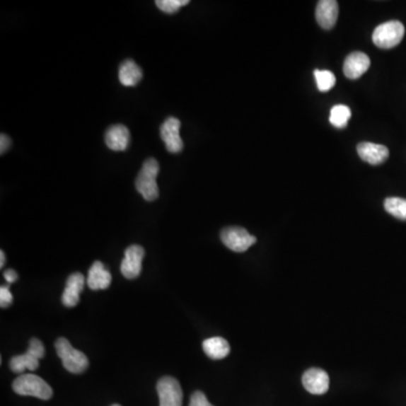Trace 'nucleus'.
<instances>
[{
	"label": "nucleus",
	"mask_w": 406,
	"mask_h": 406,
	"mask_svg": "<svg viewBox=\"0 0 406 406\" xmlns=\"http://www.w3.org/2000/svg\"><path fill=\"white\" fill-rule=\"evenodd\" d=\"M157 392L161 406H182L183 392L181 385L175 378L165 376L157 383Z\"/></svg>",
	"instance_id": "obj_7"
},
{
	"label": "nucleus",
	"mask_w": 406,
	"mask_h": 406,
	"mask_svg": "<svg viewBox=\"0 0 406 406\" xmlns=\"http://www.w3.org/2000/svg\"><path fill=\"white\" fill-rule=\"evenodd\" d=\"M13 390L18 395L33 396L43 401L50 400L53 395L50 385L33 373H23L18 376L13 383Z\"/></svg>",
	"instance_id": "obj_1"
},
{
	"label": "nucleus",
	"mask_w": 406,
	"mask_h": 406,
	"mask_svg": "<svg viewBox=\"0 0 406 406\" xmlns=\"http://www.w3.org/2000/svg\"><path fill=\"white\" fill-rule=\"evenodd\" d=\"M6 262V256L5 253H4V250L0 252V267H3L4 265H5Z\"/></svg>",
	"instance_id": "obj_27"
},
{
	"label": "nucleus",
	"mask_w": 406,
	"mask_h": 406,
	"mask_svg": "<svg viewBox=\"0 0 406 406\" xmlns=\"http://www.w3.org/2000/svg\"><path fill=\"white\" fill-rule=\"evenodd\" d=\"M145 250L139 245H131L125 250L124 259L121 263V273L127 279H136L142 270V260Z\"/></svg>",
	"instance_id": "obj_8"
},
{
	"label": "nucleus",
	"mask_w": 406,
	"mask_h": 406,
	"mask_svg": "<svg viewBox=\"0 0 406 406\" xmlns=\"http://www.w3.org/2000/svg\"><path fill=\"white\" fill-rule=\"evenodd\" d=\"M303 385L311 394L323 395L330 387V378L323 369L311 368L303 375Z\"/></svg>",
	"instance_id": "obj_10"
},
{
	"label": "nucleus",
	"mask_w": 406,
	"mask_h": 406,
	"mask_svg": "<svg viewBox=\"0 0 406 406\" xmlns=\"http://www.w3.org/2000/svg\"><path fill=\"white\" fill-rule=\"evenodd\" d=\"M190 406H214L202 392H195L191 396Z\"/></svg>",
	"instance_id": "obj_23"
},
{
	"label": "nucleus",
	"mask_w": 406,
	"mask_h": 406,
	"mask_svg": "<svg viewBox=\"0 0 406 406\" xmlns=\"http://www.w3.org/2000/svg\"><path fill=\"white\" fill-rule=\"evenodd\" d=\"M189 0H157L156 6L166 14H174L178 9L187 6Z\"/></svg>",
	"instance_id": "obj_22"
},
{
	"label": "nucleus",
	"mask_w": 406,
	"mask_h": 406,
	"mask_svg": "<svg viewBox=\"0 0 406 406\" xmlns=\"http://www.w3.org/2000/svg\"><path fill=\"white\" fill-rule=\"evenodd\" d=\"M13 303V295L8 286H3L0 288V306L3 308L8 307Z\"/></svg>",
	"instance_id": "obj_24"
},
{
	"label": "nucleus",
	"mask_w": 406,
	"mask_h": 406,
	"mask_svg": "<svg viewBox=\"0 0 406 406\" xmlns=\"http://www.w3.org/2000/svg\"><path fill=\"white\" fill-rule=\"evenodd\" d=\"M385 210L398 219L406 220V199L387 198L384 202Z\"/></svg>",
	"instance_id": "obj_20"
},
{
	"label": "nucleus",
	"mask_w": 406,
	"mask_h": 406,
	"mask_svg": "<svg viewBox=\"0 0 406 406\" xmlns=\"http://www.w3.org/2000/svg\"><path fill=\"white\" fill-rule=\"evenodd\" d=\"M111 406H121V405H119V404H113V405Z\"/></svg>",
	"instance_id": "obj_28"
},
{
	"label": "nucleus",
	"mask_w": 406,
	"mask_h": 406,
	"mask_svg": "<svg viewBox=\"0 0 406 406\" xmlns=\"http://www.w3.org/2000/svg\"><path fill=\"white\" fill-rule=\"evenodd\" d=\"M220 237L229 250H234L237 253L248 250L252 245L256 243L255 237L242 227H228V228L223 229Z\"/></svg>",
	"instance_id": "obj_6"
},
{
	"label": "nucleus",
	"mask_w": 406,
	"mask_h": 406,
	"mask_svg": "<svg viewBox=\"0 0 406 406\" xmlns=\"http://www.w3.org/2000/svg\"><path fill=\"white\" fill-rule=\"evenodd\" d=\"M404 34H405V28L401 22L390 21V22L383 23L373 31V45L384 50H388L401 43Z\"/></svg>",
	"instance_id": "obj_4"
},
{
	"label": "nucleus",
	"mask_w": 406,
	"mask_h": 406,
	"mask_svg": "<svg viewBox=\"0 0 406 406\" xmlns=\"http://www.w3.org/2000/svg\"><path fill=\"white\" fill-rule=\"evenodd\" d=\"M11 144V138L7 134H1V136H0V153H1V155L8 151Z\"/></svg>",
	"instance_id": "obj_25"
},
{
	"label": "nucleus",
	"mask_w": 406,
	"mask_h": 406,
	"mask_svg": "<svg viewBox=\"0 0 406 406\" xmlns=\"http://www.w3.org/2000/svg\"><path fill=\"white\" fill-rule=\"evenodd\" d=\"M159 174V164L155 158H148L137 178V191L147 201H155L159 197L157 176Z\"/></svg>",
	"instance_id": "obj_2"
},
{
	"label": "nucleus",
	"mask_w": 406,
	"mask_h": 406,
	"mask_svg": "<svg viewBox=\"0 0 406 406\" xmlns=\"http://www.w3.org/2000/svg\"><path fill=\"white\" fill-rule=\"evenodd\" d=\"M370 67V59L366 53L352 52L345 59L343 64V73L349 79H358L364 74L367 73Z\"/></svg>",
	"instance_id": "obj_11"
},
{
	"label": "nucleus",
	"mask_w": 406,
	"mask_h": 406,
	"mask_svg": "<svg viewBox=\"0 0 406 406\" xmlns=\"http://www.w3.org/2000/svg\"><path fill=\"white\" fill-rule=\"evenodd\" d=\"M339 5L335 0H320L316 7V21L324 30H331L337 24Z\"/></svg>",
	"instance_id": "obj_13"
},
{
	"label": "nucleus",
	"mask_w": 406,
	"mask_h": 406,
	"mask_svg": "<svg viewBox=\"0 0 406 406\" xmlns=\"http://www.w3.org/2000/svg\"><path fill=\"white\" fill-rule=\"evenodd\" d=\"M4 277H5L6 282H8V284H14L15 282L17 280V273L15 272L14 270H6L5 273H4Z\"/></svg>",
	"instance_id": "obj_26"
},
{
	"label": "nucleus",
	"mask_w": 406,
	"mask_h": 406,
	"mask_svg": "<svg viewBox=\"0 0 406 406\" xmlns=\"http://www.w3.org/2000/svg\"><path fill=\"white\" fill-rule=\"evenodd\" d=\"M105 144L111 151H123L130 144V132L123 124L112 125L105 134Z\"/></svg>",
	"instance_id": "obj_15"
},
{
	"label": "nucleus",
	"mask_w": 406,
	"mask_h": 406,
	"mask_svg": "<svg viewBox=\"0 0 406 406\" xmlns=\"http://www.w3.org/2000/svg\"><path fill=\"white\" fill-rule=\"evenodd\" d=\"M56 351L62 365L71 373H81L88 368L89 362L86 354L74 348L64 337L57 340Z\"/></svg>",
	"instance_id": "obj_3"
},
{
	"label": "nucleus",
	"mask_w": 406,
	"mask_h": 406,
	"mask_svg": "<svg viewBox=\"0 0 406 406\" xmlns=\"http://www.w3.org/2000/svg\"><path fill=\"white\" fill-rule=\"evenodd\" d=\"M315 79L318 83V91L326 93L333 88L334 85L337 83V79L330 70H315Z\"/></svg>",
	"instance_id": "obj_21"
},
{
	"label": "nucleus",
	"mask_w": 406,
	"mask_h": 406,
	"mask_svg": "<svg viewBox=\"0 0 406 406\" xmlns=\"http://www.w3.org/2000/svg\"><path fill=\"white\" fill-rule=\"evenodd\" d=\"M180 129L181 122L176 117H168L161 127V137L170 153H178L183 149V140L180 136Z\"/></svg>",
	"instance_id": "obj_9"
},
{
	"label": "nucleus",
	"mask_w": 406,
	"mask_h": 406,
	"mask_svg": "<svg viewBox=\"0 0 406 406\" xmlns=\"http://www.w3.org/2000/svg\"><path fill=\"white\" fill-rule=\"evenodd\" d=\"M142 79L141 68L131 59L122 62L119 69V81L123 86H136Z\"/></svg>",
	"instance_id": "obj_18"
},
{
	"label": "nucleus",
	"mask_w": 406,
	"mask_h": 406,
	"mask_svg": "<svg viewBox=\"0 0 406 406\" xmlns=\"http://www.w3.org/2000/svg\"><path fill=\"white\" fill-rule=\"evenodd\" d=\"M351 117V110L349 106L337 104L333 106L330 115V122L337 129H344L348 125Z\"/></svg>",
	"instance_id": "obj_19"
},
{
	"label": "nucleus",
	"mask_w": 406,
	"mask_h": 406,
	"mask_svg": "<svg viewBox=\"0 0 406 406\" xmlns=\"http://www.w3.org/2000/svg\"><path fill=\"white\" fill-rule=\"evenodd\" d=\"M112 276L109 270H106L103 263L96 261L89 269L87 277V286L92 290L108 289L111 284Z\"/></svg>",
	"instance_id": "obj_16"
},
{
	"label": "nucleus",
	"mask_w": 406,
	"mask_h": 406,
	"mask_svg": "<svg viewBox=\"0 0 406 406\" xmlns=\"http://www.w3.org/2000/svg\"><path fill=\"white\" fill-rule=\"evenodd\" d=\"M203 351L210 359H224L231 352L229 343L224 337H210L203 341Z\"/></svg>",
	"instance_id": "obj_17"
},
{
	"label": "nucleus",
	"mask_w": 406,
	"mask_h": 406,
	"mask_svg": "<svg viewBox=\"0 0 406 406\" xmlns=\"http://www.w3.org/2000/svg\"><path fill=\"white\" fill-rule=\"evenodd\" d=\"M45 354L43 343L40 340L31 339L30 347L25 354L13 356L9 366H11V369L16 373H22L26 369L34 371L39 367L40 359L45 356Z\"/></svg>",
	"instance_id": "obj_5"
},
{
	"label": "nucleus",
	"mask_w": 406,
	"mask_h": 406,
	"mask_svg": "<svg viewBox=\"0 0 406 406\" xmlns=\"http://www.w3.org/2000/svg\"><path fill=\"white\" fill-rule=\"evenodd\" d=\"M360 158L370 165H381L390 156L388 148L373 142H361L356 147Z\"/></svg>",
	"instance_id": "obj_12"
},
{
	"label": "nucleus",
	"mask_w": 406,
	"mask_h": 406,
	"mask_svg": "<svg viewBox=\"0 0 406 406\" xmlns=\"http://www.w3.org/2000/svg\"><path fill=\"white\" fill-rule=\"evenodd\" d=\"M85 286V277L81 273L76 272L68 277L67 284L62 294V303L66 307H75L79 303L81 292Z\"/></svg>",
	"instance_id": "obj_14"
}]
</instances>
